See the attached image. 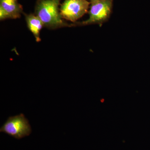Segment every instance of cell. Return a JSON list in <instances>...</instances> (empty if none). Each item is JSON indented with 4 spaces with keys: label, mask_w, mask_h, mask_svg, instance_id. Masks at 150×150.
<instances>
[{
    "label": "cell",
    "mask_w": 150,
    "mask_h": 150,
    "mask_svg": "<svg viewBox=\"0 0 150 150\" xmlns=\"http://www.w3.org/2000/svg\"><path fill=\"white\" fill-rule=\"evenodd\" d=\"M0 132L20 139L29 136L31 132V126L24 114L21 113L8 117L1 127Z\"/></svg>",
    "instance_id": "cell-2"
},
{
    "label": "cell",
    "mask_w": 150,
    "mask_h": 150,
    "mask_svg": "<svg viewBox=\"0 0 150 150\" xmlns=\"http://www.w3.org/2000/svg\"><path fill=\"white\" fill-rule=\"evenodd\" d=\"M91 6L88 19L81 22L76 23L78 25H84L100 24L108 19L111 13L112 0L91 1Z\"/></svg>",
    "instance_id": "cell-3"
},
{
    "label": "cell",
    "mask_w": 150,
    "mask_h": 150,
    "mask_svg": "<svg viewBox=\"0 0 150 150\" xmlns=\"http://www.w3.org/2000/svg\"><path fill=\"white\" fill-rule=\"evenodd\" d=\"M89 5L87 0H65L61 6L60 14L62 18L75 22L86 13Z\"/></svg>",
    "instance_id": "cell-4"
},
{
    "label": "cell",
    "mask_w": 150,
    "mask_h": 150,
    "mask_svg": "<svg viewBox=\"0 0 150 150\" xmlns=\"http://www.w3.org/2000/svg\"><path fill=\"white\" fill-rule=\"evenodd\" d=\"M25 17L28 29L33 34L35 40L39 42L41 40L40 32L44 26L43 23L37 16L32 14L25 15Z\"/></svg>",
    "instance_id": "cell-6"
},
{
    "label": "cell",
    "mask_w": 150,
    "mask_h": 150,
    "mask_svg": "<svg viewBox=\"0 0 150 150\" xmlns=\"http://www.w3.org/2000/svg\"><path fill=\"white\" fill-rule=\"evenodd\" d=\"M61 0H38L35 15L43 23L44 26L51 29L69 26L63 21L59 10Z\"/></svg>",
    "instance_id": "cell-1"
},
{
    "label": "cell",
    "mask_w": 150,
    "mask_h": 150,
    "mask_svg": "<svg viewBox=\"0 0 150 150\" xmlns=\"http://www.w3.org/2000/svg\"><path fill=\"white\" fill-rule=\"evenodd\" d=\"M107 1V0H91V1Z\"/></svg>",
    "instance_id": "cell-7"
},
{
    "label": "cell",
    "mask_w": 150,
    "mask_h": 150,
    "mask_svg": "<svg viewBox=\"0 0 150 150\" xmlns=\"http://www.w3.org/2000/svg\"><path fill=\"white\" fill-rule=\"evenodd\" d=\"M22 12V6L17 0H0L1 20L19 18Z\"/></svg>",
    "instance_id": "cell-5"
}]
</instances>
